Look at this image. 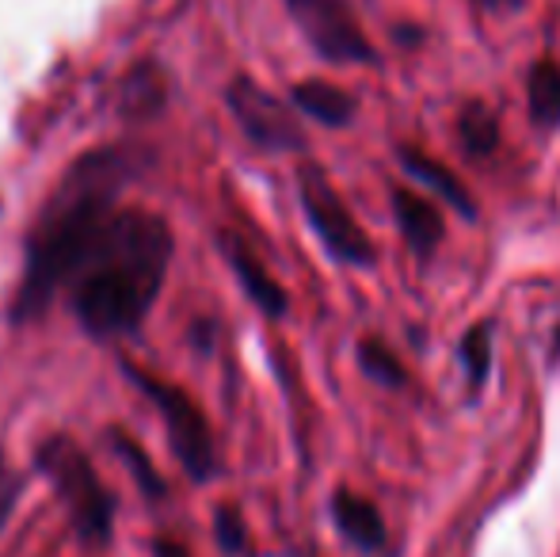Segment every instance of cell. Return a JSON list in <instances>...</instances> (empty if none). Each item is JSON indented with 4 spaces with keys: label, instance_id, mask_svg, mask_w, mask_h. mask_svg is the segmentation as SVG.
Listing matches in <instances>:
<instances>
[{
    "label": "cell",
    "instance_id": "cell-16",
    "mask_svg": "<svg viewBox=\"0 0 560 557\" xmlns=\"http://www.w3.org/2000/svg\"><path fill=\"white\" fill-rule=\"evenodd\" d=\"M457 138H462L469 156H488L500 146V119L492 115V107L472 100V104H465L462 115H457Z\"/></svg>",
    "mask_w": 560,
    "mask_h": 557
},
{
    "label": "cell",
    "instance_id": "cell-2",
    "mask_svg": "<svg viewBox=\"0 0 560 557\" xmlns=\"http://www.w3.org/2000/svg\"><path fill=\"white\" fill-rule=\"evenodd\" d=\"M172 264V230L141 207L115 210L92 245L89 260L69 282V305L96 340L130 336L149 317Z\"/></svg>",
    "mask_w": 560,
    "mask_h": 557
},
{
    "label": "cell",
    "instance_id": "cell-7",
    "mask_svg": "<svg viewBox=\"0 0 560 557\" xmlns=\"http://www.w3.org/2000/svg\"><path fill=\"white\" fill-rule=\"evenodd\" d=\"M298 27L313 43V50L328 61H374L366 35L354 23L347 0H287Z\"/></svg>",
    "mask_w": 560,
    "mask_h": 557
},
{
    "label": "cell",
    "instance_id": "cell-22",
    "mask_svg": "<svg viewBox=\"0 0 560 557\" xmlns=\"http://www.w3.org/2000/svg\"><path fill=\"white\" fill-rule=\"evenodd\" d=\"M477 4L488 8V12H518L526 0H477Z\"/></svg>",
    "mask_w": 560,
    "mask_h": 557
},
{
    "label": "cell",
    "instance_id": "cell-3",
    "mask_svg": "<svg viewBox=\"0 0 560 557\" xmlns=\"http://www.w3.org/2000/svg\"><path fill=\"white\" fill-rule=\"evenodd\" d=\"M35 466L43 469L46 481H50L54 492L61 497L77 535L89 546H104L115 527V497L107 492V485L100 481L96 466H92L89 454L77 446V439H69V436L43 439V446L35 451Z\"/></svg>",
    "mask_w": 560,
    "mask_h": 557
},
{
    "label": "cell",
    "instance_id": "cell-15",
    "mask_svg": "<svg viewBox=\"0 0 560 557\" xmlns=\"http://www.w3.org/2000/svg\"><path fill=\"white\" fill-rule=\"evenodd\" d=\"M107 446L118 454V462H122L126 469L133 474V481H138V489L145 492V497L161 500L164 492H168V485H164L161 469L153 466V459H149L145 451H141L138 443H133L130 436H126L122 428H107Z\"/></svg>",
    "mask_w": 560,
    "mask_h": 557
},
{
    "label": "cell",
    "instance_id": "cell-10",
    "mask_svg": "<svg viewBox=\"0 0 560 557\" xmlns=\"http://www.w3.org/2000/svg\"><path fill=\"white\" fill-rule=\"evenodd\" d=\"M393 218H397L400 233H405V241L412 245L416 256H428L431 248L443 241V210H439L435 199H428V195L397 187V192H393Z\"/></svg>",
    "mask_w": 560,
    "mask_h": 557
},
{
    "label": "cell",
    "instance_id": "cell-13",
    "mask_svg": "<svg viewBox=\"0 0 560 557\" xmlns=\"http://www.w3.org/2000/svg\"><path fill=\"white\" fill-rule=\"evenodd\" d=\"M164 96H168V89H164L161 69L138 66L126 73L122 92H118V112L130 115V119H149V115L164 107Z\"/></svg>",
    "mask_w": 560,
    "mask_h": 557
},
{
    "label": "cell",
    "instance_id": "cell-14",
    "mask_svg": "<svg viewBox=\"0 0 560 557\" xmlns=\"http://www.w3.org/2000/svg\"><path fill=\"white\" fill-rule=\"evenodd\" d=\"M526 100L538 127H560V66L541 58L526 77Z\"/></svg>",
    "mask_w": 560,
    "mask_h": 557
},
{
    "label": "cell",
    "instance_id": "cell-23",
    "mask_svg": "<svg viewBox=\"0 0 560 557\" xmlns=\"http://www.w3.org/2000/svg\"><path fill=\"white\" fill-rule=\"evenodd\" d=\"M557 340H560V336H557Z\"/></svg>",
    "mask_w": 560,
    "mask_h": 557
},
{
    "label": "cell",
    "instance_id": "cell-6",
    "mask_svg": "<svg viewBox=\"0 0 560 557\" xmlns=\"http://www.w3.org/2000/svg\"><path fill=\"white\" fill-rule=\"evenodd\" d=\"M229 112L241 123V130L248 141H256L267 153H298L305 149V135L298 127V119L290 115V107L282 100H275L267 89H259L252 77H236L225 92Z\"/></svg>",
    "mask_w": 560,
    "mask_h": 557
},
{
    "label": "cell",
    "instance_id": "cell-8",
    "mask_svg": "<svg viewBox=\"0 0 560 557\" xmlns=\"http://www.w3.org/2000/svg\"><path fill=\"white\" fill-rule=\"evenodd\" d=\"M222 253H225L229 268L236 271V279H241L244 294H248L252 302H256L259 310L267 313V317H282V313L290 310L287 290H282V287H279V279H275L271 271H267L264 264L256 260V253H252V248L244 245L241 237L225 233V237H222Z\"/></svg>",
    "mask_w": 560,
    "mask_h": 557
},
{
    "label": "cell",
    "instance_id": "cell-12",
    "mask_svg": "<svg viewBox=\"0 0 560 557\" xmlns=\"http://www.w3.org/2000/svg\"><path fill=\"white\" fill-rule=\"evenodd\" d=\"M294 104L320 127H347L354 119V96L328 81H302L294 89Z\"/></svg>",
    "mask_w": 560,
    "mask_h": 557
},
{
    "label": "cell",
    "instance_id": "cell-18",
    "mask_svg": "<svg viewBox=\"0 0 560 557\" xmlns=\"http://www.w3.org/2000/svg\"><path fill=\"white\" fill-rule=\"evenodd\" d=\"M462 363H465V371H469L472 382L488 379V367H492V348H488V328L485 325H477L462 340Z\"/></svg>",
    "mask_w": 560,
    "mask_h": 557
},
{
    "label": "cell",
    "instance_id": "cell-19",
    "mask_svg": "<svg viewBox=\"0 0 560 557\" xmlns=\"http://www.w3.org/2000/svg\"><path fill=\"white\" fill-rule=\"evenodd\" d=\"M214 531H218V546L225 554H244L248 550V531H244V520L236 508H218L214 512Z\"/></svg>",
    "mask_w": 560,
    "mask_h": 557
},
{
    "label": "cell",
    "instance_id": "cell-4",
    "mask_svg": "<svg viewBox=\"0 0 560 557\" xmlns=\"http://www.w3.org/2000/svg\"><path fill=\"white\" fill-rule=\"evenodd\" d=\"M126 379L156 405L164 420V431H168V443L176 451L179 466L187 469L191 481H210L218 469V446H214V431H210V420L202 417V409L191 402V394H184L172 382H161L156 374L141 371L133 363H122Z\"/></svg>",
    "mask_w": 560,
    "mask_h": 557
},
{
    "label": "cell",
    "instance_id": "cell-21",
    "mask_svg": "<svg viewBox=\"0 0 560 557\" xmlns=\"http://www.w3.org/2000/svg\"><path fill=\"white\" fill-rule=\"evenodd\" d=\"M153 557H191V554H187V546L176 543V538H156Z\"/></svg>",
    "mask_w": 560,
    "mask_h": 557
},
{
    "label": "cell",
    "instance_id": "cell-5",
    "mask_svg": "<svg viewBox=\"0 0 560 557\" xmlns=\"http://www.w3.org/2000/svg\"><path fill=\"white\" fill-rule=\"evenodd\" d=\"M298 192H302V207L310 218L313 233L320 237V245L343 264H370L374 260V245H370L366 230L354 222V214L347 210V202L339 199L332 179L317 169V164H305L302 176H298Z\"/></svg>",
    "mask_w": 560,
    "mask_h": 557
},
{
    "label": "cell",
    "instance_id": "cell-20",
    "mask_svg": "<svg viewBox=\"0 0 560 557\" xmlns=\"http://www.w3.org/2000/svg\"><path fill=\"white\" fill-rule=\"evenodd\" d=\"M20 492H23L20 469H15L12 462L4 459V451H0V531H4V523H8V515H12L15 500H20Z\"/></svg>",
    "mask_w": 560,
    "mask_h": 557
},
{
    "label": "cell",
    "instance_id": "cell-17",
    "mask_svg": "<svg viewBox=\"0 0 560 557\" xmlns=\"http://www.w3.org/2000/svg\"><path fill=\"white\" fill-rule=\"evenodd\" d=\"M359 363H362V371H366L374 382H382V386L400 390L408 382L405 363H400V359L393 356V351L385 348L382 340H362L359 344Z\"/></svg>",
    "mask_w": 560,
    "mask_h": 557
},
{
    "label": "cell",
    "instance_id": "cell-11",
    "mask_svg": "<svg viewBox=\"0 0 560 557\" xmlns=\"http://www.w3.org/2000/svg\"><path fill=\"white\" fill-rule=\"evenodd\" d=\"M400 161H405V169L412 172V176L420 179V184L428 187L431 195H439L443 202H450L457 214H469V218L477 214V202H472L469 187H465L443 161H435V156L420 153V149H412V146L400 149Z\"/></svg>",
    "mask_w": 560,
    "mask_h": 557
},
{
    "label": "cell",
    "instance_id": "cell-1",
    "mask_svg": "<svg viewBox=\"0 0 560 557\" xmlns=\"http://www.w3.org/2000/svg\"><path fill=\"white\" fill-rule=\"evenodd\" d=\"M141 153L122 146H104L77 156L69 172L58 179L46 207L38 210L35 225L23 245V279L12 302V321L27 325L38 321L50 302L69 290L81 264L89 260L92 245L100 241L104 225L115 218L118 195L138 179Z\"/></svg>",
    "mask_w": 560,
    "mask_h": 557
},
{
    "label": "cell",
    "instance_id": "cell-9",
    "mask_svg": "<svg viewBox=\"0 0 560 557\" xmlns=\"http://www.w3.org/2000/svg\"><path fill=\"white\" fill-rule=\"evenodd\" d=\"M332 520H336L339 535L362 554H377L389 543V531H385V520H382V512H377V504L351 489H339L332 497Z\"/></svg>",
    "mask_w": 560,
    "mask_h": 557
}]
</instances>
